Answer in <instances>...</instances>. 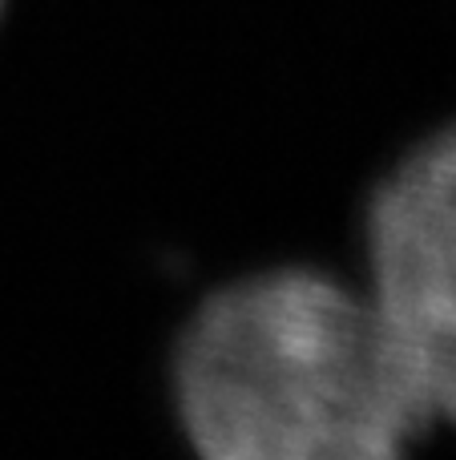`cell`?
Here are the masks:
<instances>
[{"instance_id":"6da1fadb","label":"cell","mask_w":456,"mask_h":460,"mask_svg":"<svg viewBox=\"0 0 456 460\" xmlns=\"http://www.w3.org/2000/svg\"><path fill=\"white\" fill-rule=\"evenodd\" d=\"M174 412L210 460H388L436 429L372 299L315 267L250 270L194 307Z\"/></svg>"},{"instance_id":"7a4b0ae2","label":"cell","mask_w":456,"mask_h":460,"mask_svg":"<svg viewBox=\"0 0 456 460\" xmlns=\"http://www.w3.org/2000/svg\"><path fill=\"white\" fill-rule=\"evenodd\" d=\"M372 307L433 424L456 429V126L376 182L364 223Z\"/></svg>"}]
</instances>
